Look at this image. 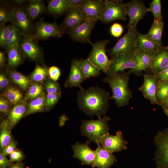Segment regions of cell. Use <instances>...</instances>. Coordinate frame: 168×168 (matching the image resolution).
Masks as SVG:
<instances>
[{
	"instance_id": "obj_32",
	"label": "cell",
	"mask_w": 168,
	"mask_h": 168,
	"mask_svg": "<svg viewBox=\"0 0 168 168\" xmlns=\"http://www.w3.org/2000/svg\"><path fill=\"white\" fill-rule=\"evenodd\" d=\"M14 7L9 1H1L0 5V25L7 22L12 23Z\"/></svg>"
},
{
	"instance_id": "obj_17",
	"label": "cell",
	"mask_w": 168,
	"mask_h": 168,
	"mask_svg": "<svg viewBox=\"0 0 168 168\" xmlns=\"http://www.w3.org/2000/svg\"><path fill=\"white\" fill-rule=\"evenodd\" d=\"M80 6L70 8L66 13L60 25L65 33L76 27L85 21Z\"/></svg>"
},
{
	"instance_id": "obj_53",
	"label": "cell",
	"mask_w": 168,
	"mask_h": 168,
	"mask_svg": "<svg viewBox=\"0 0 168 168\" xmlns=\"http://www.w3.org/2000/svg\"><path fill=\"white\" fill-rule=\"evenodd\" d=\"M85 0H68L70 9L74 7L81 5Z\"/></svg>"
},
{
	"instance_id": "obj_26",
	"label": "cell",
	"mask_w": 168,
	"mask_h": 168,
	"mask_svg": "<svg viewBox=\"0 0 168 168\" xmlns=\"http://www.w3.org/2000/svg\"><path fill=\"white\" fill-rule=\"evenodd\" d=\"M5 68L7 73L12 83L26 92L32 82L29 77L24 75L15 69H11L7 66Z\"/></svg>"
},
{
	"instance_id": "obj_8",
	"label": "cell",
	"mask_w": 168,
	"mask_h": 168,
	"mask_svg": "<svg viewBox=\"0 0 168 168\" xmlns=\"http://www.w3.org/2000/svg\"><path fill=\"white\" fill-rule=\"evenodd\" d=\"M105 7L100 21L104 24L118 20H126L125 4L122 0H104Z\"/></svg>"
},
{
	"instance_id": "obj_2",
	"label": "cell",
	"mask_w": 168,
	"mask_h": 168,
	"mask_svg": "<svg viewBox=\"0 0 168 168\" xmlns=\"http://www.w3.org/2000/svg\"><path fill=\"white\" fill-rule=\"evenodd\" d=\"M131 73L129 71H124L114 74L107 73L103 80L112 90V95L110 98L114 99L119 107L128 105L132 97V91L129 86Z\"/></svg>"
},
{
	"instance_id": "obj_16",
	"label": "cell",
	"mask_w": 168,
	"mask_h": 168,
	"mask_svg": "<svg viewBox=\"0 0 168 168\" xmlns=\"http://www.w3.org/2000/svg\"><path fill=\"white\" fill-rule=\"evenodd\" d=\"M80 7L85 20L97 21L101 18L105 7L104 2L102 0H85Z\"/></svg>"
},
{
	"instance_id": "obj_14",
	"label": "cell",
	"mask_w": 168,
	"mask_h": 168,
	"mask_svg": "<svg viewBox=\"0 0 168 168\" xmlns=\"http://www.w3.org/2000/svg\"><path fill=\"white\" fill-rule=\"evenodd\" d=\"M100 144L105 149L113 153L126 149L128 143L124 139L122 132L118 131L114 135H111L109 133L104 135L100 138Z\"/></svg>"
},
{
	"instance_id": "obj_34",
	"label": "cell",
	"mask_w": 168,
	"mask_h": 168,
	"mask_svg": "<svg viewBox=\"0 0 168 168\" xmlns=\"http://www.w3.org/2000/svg\"><path fill=\"white\" fill-rule=\"evenodd\" d=\"M48 68L46 65L37 64L29 77L31 82L43 85L44 81L48 76Z\"/></svg>"
},
{
	"instance_id": "obj_44",
	"label": "cell",
	"mask_w": 168,
	"mask_h": 168,
	"mask_svg": "<svg viewBox=\"0 0 168 168\" xmlns=\"http://www.w3.org/2000/svg\"><path fill=\"white\" fill-rule=\"evenodd\" d=\"M13 105L6 98L1 97L0 98V112L4 114H7Z\"/></svg>"
},
{
	"instance_id": "obj_5",
	"label": "cell",
	"mask_w": 168,
	"mask_h": 168,
	"mask_svg": "<svg viewBox=\"0 0 168 168\" xmlns=\"http://www.w3.org/2000/svg\"><path fill=\"white\" fill-rule=\"evenodd\" d=\"M156 147L154 160L157 168H168V127L158 132L154 136Z\"/></svg>"
},
{
	"instance_id": "obj_39",
	"label": "cell",
	"mask_w": 168,
	"mask_h": 168,
	"mask_svg": "<svg viewBox=\"0 0 168 168\" xmlns=\"http://www.w3.org/2000/svg\"><path fill=\"white\" fill-rule=\"evenodd\" d=\"M12 27V23L9 25L5 24L0 25V45L2 48L5 49Z\"/></svg>"
},
{
	"instance_id": "obj_6",
	"label": "cell",
	"mask_w": 168,
	"mask_h": 168,
	"mask_svg": "<svg viewBox=\"0 0 168 168\" xmlns=\"http://www.w3.org/2000/svg\"><path fill=\"white\" fill-rule=\"evenodd\" d=\"M110 42L108 40L97 41L92 43V49L87 59L100 70L107 74L111 62L106 53L105 47Z\"/></svg>"
},
{
	"instance_id": "obj_42",
	"label": "cell",
	"mask_w": 168,
	"mask_h": 168,
	"mask_svg": "<svg viewBox=\"0 0 168 168\" xmlns=\"http://www.w3.org/2000/svg\"><path fill=\"white\" fill-rule=\"evenodd\" d=\"M62 96L61 92L46 94L44 110L49 111L58 102Z\"/></svg>"
},
{
	"instance_id": "obj_56",
	"label": "cell",
	"mask_w": 168,
	"mask_h": 168,
	"mask_svg": "<svg viewBox=\"0 0 168 168\" xmlns=\"http://www.w3.org/2000/svg\"><path fill=\"white\" fill-rule=\"evenodd\" d=\"M162 107L163 110L164 112L168 117V109H167L162 106Z\"/></svg>"
},
{
	"instance_id": "obj_20",
	"label": "cell",
	"mask_w": 168,
	"mask_h": 168,
	"mask_svg": "<svg viewBox=\"0 0 168 168\" xmlns=\"http://www.w3.org/2000/svg\"><path fill=\"white\" fill-rule=\"evenodd\" d=\"M96 156L92 166L98 168H109L117 161L115 156L100 144L98 145Z\"/></svg>"
},
{
	"instance_id": "obj_25",
	"label": "cell",
	"mask_w": 168,
	"mask_h": 168,
	"mask_svg": "<svg viewBox=\"0 0 168 168\" xmlns=\"http://www.w3.org/2000/svg\"><path fill=\"white\" fill-rule=\"evenodd\" d=\"M154 53L148 51L135 52V55L137 65L135 69L131 73L133 72L139 75L143 71H145L148 68L150 69Z\"/></svg>"
},
{
	"instance_id": "obj_37",
	"label": "cell",
	"mask_w": 168,
	"mask_h": 168,
	"mask_svg": "<svg viewBox=\"0 0 168 168\" xmlns=\"http://www.w3.org/2000/svg\"><path fill=\"white\" fill-rule=\"evenodd\" d=\"M156 95L160 104L161 102L168 98V80H158Z\"/></svg>"
},
{
	"instance_id": "obj_24",
	"label": "cell",
	"mask_w": 168,
	"mask_h": 168,
	"mask_svg": "<svg viewBox=\"0 0 168 168\" xmlns=\"http://www.w3.org/2000/svg\"><path fill=\"white\" fill-rule=\"evenodd\" d=\"M168 65V49L162 47L154 53L150 69L153 74L156 75Z\"/></svg>"
},
{
	"instance_id": "obj_43",
	"label": "cell",
	"mask_w": 168,
	"mask_h": 168,
	"mask_svg": "<svg viewBox=\"0 0 168 168\" xmlns=\"http://www.w3.org/2000/svg\"><path fill=\"white\" fill-rule=\"evenodd\" d=\"M6 70L5 67L0 68V91L2 92L12 85Z\"/></svg>"
},
{
	"instance_id": "obj_29",
	"label": "cell",
	"mask_w": 168,
	"mask_h": 168,
	"mask_svg": "<svg viewBox=\"0 0 168 168\" xmlns=\"http://www.w3.org/2000/svg\"><path fill=\"white\" fill-rule=\"evenodd\" d=\"M0 96L7 99L13 105L20 102L24 98L19 87L12 85L2 91Z\"/></svg>"
},
{
	"instance_id": "obj_28",
	"label": "cell",
	"mask_w": 168,
	"mask_h": 168,
	"mask_svg": "<svg viewBox=\"0 0 168 168\" xmlns=\"http://www.w3.org/2000/svg\"><path fill=\"white\" fill-rule=\"evenodd\" d=\"M25 7L29 16L33 21L41 14L46 12V7L43 0H28Z\"/></svg>"
},
{
	"instance_id": "obj_19",
	"label": "cell",
	"mask_w": 168,
	"mask_h": 168,
	"mask_svg": "<svg viewBox=\"0 0 168 168\" xmlns=\"http://www.w3.org/2000/svg\"><path fill=\"white\" fill-rule=\"evenodd\" d=\"M82 70L77 64V59L73 58L71 63L70 70L68 77L64 86L65 88L78 87L82 88L81 85L86 79Z\"/></svg>"
},
{
	"instance_id": "obj_41",
	"label": "cell",
	"mask_w": 168,
	"mask_h": 168,
	"mask_svg": "<svg viewBox=\"0 0 168 168\" xmlns=\"http://www.w3.org/2000/svg\"><path fill=\"white\" fill-rule=\"evenodd\" d=\"M23 36L13 25L12 29L9 35L5 49L12 45L19 44Z\"/></svg>"
},
{
	"instance_id": "obj_31",
	"label": "cell",
	"mask_w": 168,
	"mask_h": 168,
	"mask_svg": "<svg viewBox=\"0 0 168 168\" xmlns=\"http://www.w3.org/2000/svg\"><path fill=\"white\" fill-rule=\"evenodd\" d=\"M163 22L154 21L151 27L146 34L152 42L162 45L161 37L164 28Z\"/></svg>"
},
{
	"instance_id": "obj_9",
	"label": "cell",
	"mask_w": 168,
	"mask_h": 168,
	"mask_svg": "<svg viewBox=\"0 0 168 168\" xmlns=\"http://www.w3.org/2000/svg\"><path fill=\"white\" fill-rule=\"evenodd\" d=\"M136 28L128 29V32L119 40L113 48L106 50L111 59L119 55L136 52L135 39Z\"/></svg>"
},
{
	"instance_id": "obj_7",
	"label": "cell",
	"mask_w": 168,
	"mask_h": 168,
	"mask_svg": "<svg viewBox=\"0 0 168 168\" xmlns=\"http://www.w3.org/2000/svg\"><path fill=\"white\" fill-rule=\"evenodd\" d=\"M64 33L62 26L56 21L49 23L40 19L35 24L32 36L37 41L45 40L51 37L59 39Z\"/></svg>"
},
{
	"instance_id": "obj_38",
	"label": "cell",
	"mask_w": 168,
	"mask_h": 168,
	"mask_svg": "<svg viewBox=\"0 0 168 168\" xmlns=\"http://www.w3.org/2000/svg\"><path fill=\"white\" fill-rule=\"evenodd\" d=\"M43 86L46 94L61 92V87L57 81L50 78L48 76L44 81Z\"/></svg>"
},
{
	"instance_id": "obj_46",
	"label": "cell",
	"mask_w": 168,
	"mask_h": 168,
	"mask_svg": "<svg viewBox=\"0 0 168 168\" xmlns=\"http://www.w3.org/2000/svg\"><path fill=\"white\" fill-rule=\"evenodd\" d=\"M123 31V26L119 23H114L110 27V32L114 37H119L122 35Z\"/></svg>"
},
{
	"instance_id": "obj_22",
	"label": "cell",
	"mask_w": 168,
	"mask_h": 168,
	"mask_svg": "<svg viewBox=\"0 0 168 168\" xmlns=\"http://www.w3.org/2000/svg\"><path fill=\"white\" fill-rule=\"evenodd\" d=\"M27 102L24 98L20 102L12 106L6 120L8 127L11 129L21 119L26 116Z\"/></svg>"
},
{
	"instance_id": "obj_23",
	"label": "cell",
	"mask_w": 168,
	"mask_h": 168,
	"mask_svg": "<svg viewBox=\"0 0 168 168\" xmlns=\"http://www.w3.org/2000/svg\"><path fill=\"white\" fill-rule=\"evenodd\" d=\"M7 56V67L11 69L16 70L22 64L25 58L20 49L19 44L11 46L5 49Z\"/></svg>"
},
{
	"instance_id": "obj_35",
	"label": "cell",
	"mask_w": 168,
	"mask_h": 168,
	"mask_svg": "<svg viewBox=\"0 0 168 168\" xmlns=\"http://www.w3.org/2000/svg\"><path fill=\"white\" fill-rule=\"evenodd\" d=\"M0 146L1 151L13 140L6 120H3L0 124Z\"/></svg>"
},
{
	"instance_id": "obj_54",
	"label": "cell",
	"mask_w": 168,
	"mask_h": 168,
	"mask_svg": "<svg viewBox=\"0 0 168 168\" xmlns=\"http://www.w3.org/2000/svg\"><path fill=\"white\" fill-rule=\"evenodd\" d=\"M161 107H163L168 109V98L162 101L160 103Z\"/></svg>"
},
{
	"instance_id": "obj_21",
	"label": "cell",
	"mask_w": 168,
	"mask_h": 168,
	"mask_svg": "<svg viewBox=\"0 0 168 168\" xmlns=\"http://www.w3.org/2000/svg\"><path fill=\"white\" fill-rule=\"evenodd\" d=\"M136 52L148 51L155 53L163 47L151 40L146 34L139 32L136 28L135 31Z\"/></svg>"
},
{
	"instance_id": "obj_45",
	"label": "cell",
	"mask_w": 168,
	"mask_h": 168,
	"mask_svg": "<svg viewBox=\"0 0 168 168\" xmlns=\"http://www.w3.org/2000/svg\"><path fill=\"white\" fill-rule=\"evenodd\" d=\"M60 75V70L58 67L53 66L48 68V76L53 80L57 81Z\"/></svg>"
},
{
	"instance_id": "obj_4",
	"label": "cell",
	"mask_w": 168,
	"mask_h": 168,
	"mask_svg": "<svg viewBox=\"0 0 168 168\" xmlns=\"http://www.w3.org/2000/svg\"><path fill=\"white\" fill-rule=\"evenodd\" d=\"M37 41L32 36L24 35L19 43L20 49L25 58L46 65L43 49Z\"/></svg>"
},
{
	"instance_id": "obj_11",
	"label": "cell",
	"mask_w": 168,
	"mask_h": 168,
	"mask_svg": "<svg viewBox=\"0 0 168 168\" xmlns=\"http://www.w3.org/2000/svg\"><path fill=\"white\" fill-rule=\"evenodd\" d=\"M126 14L129 17L127 28H136L138 23L149 11L143 2L140 0H132L125 4Z\"/></svg>"
},
{
	"instance_id": "obj_47",
	"label": "cell",
	"mask_w": 168,
	"mask_h": 168,
	"mask_svg": "<svg viewBox=\"0 0 168 168\" xmlns=\"http://www.w3.org/2000/svg\"><path fill=\"white\" fill-rule=\"evenodd\" d=\"M17 143L15 141L13 140L10 144L5 147L2 152L5 156L9 155L16 150Z\"/></svg>"
},
{
	"instance_id": "obj_15",
	"label": "cell",
	"mask_w": 168,
	"mask_h": 168,
	"mask_svg": "<svg viewBox=\"0 0 168 168\" xmlns=\"http://www.w3.org/2000/svg\"><path fill=\"white\" fill-rule=\"evenodd\" d=\"M143 82L138 89L144 97L148 99L152 104L160 105L156 98V92L158 80L156 75L147 74H143Z\"/></svg>"
},
{
	"instance_id": "obj_10",
	"label": "cell",
	"mask_w": 168,
	"mask_h": 168,
	"mask_svg": "<svg viewBox=\"0 0 168 168\" xmlns=\"http://www.w3.org/2000/svg\"><path fill=\"white\" fill-rule=\"evenodd\" d=\"M14 6V14L11 23L24 36H32L35 24L28 14L25 6Z\"/></svg>"
},
{
	"instance_id": "obj_13",
	"label": "cell",
	"mask_w": 168,
	"mask_h": 168,
	"mask_svg": "<svg viewBox=\"0 0 168 168\" xmlns=\"http://www.w3.org/2000/svg\"><path fill=\"white\" fill-rule=\"evenodd\" d=\"M97 21L86 20L83 23L66 33L75 42L87 43L91 44L92 43L90 40L91 33Z\"/></svg>"
},
{
	"instance_id": "obj_12",
	"label": "cell",
	"mask_w": 168,
	"mask_h": 168,
	"mask_svg": "<svg viewBox=\"0 0 168 168\" xmlns=\"http://www.w3.org/2000/svg\"><path fill=\"white\" fill-rule=\"evenodd\" d=\"M135 54H121L111 59V62L107 73L114 74L126 69H129V71L131 73L137 65Z\"/></svg>"
},
{
	"instance_id": "obj_48",
	"label": "cell",
	"mask_w": 168,
	"mask_h": 168,
	"mask_svg": "<svg viewBox=\"0 0 168 168\" xmlns=\"http://www.w3.org/2000/svg\"><path fill=\"white\" fill-rule=\"evenodd\" d=\"M23 155L20 151L16 149L10 155V162L19 161L23 159Z\"/></svg>"
},
{
	"instance_id": "obj_3",
	"label": "cell",
	"mask_w": 168,
	"mask_h": 168,
	"mask_svg": "<svg viewBox=\"0 0 168 168\" xmlns=\"http://www.w3.org/2000/svg\"><path fill=\"white\" fill-rule=\"evenodd\" d=\"M110 120V117L107 116L98 118L96 120H83L80 126L81 132L88 138L89 141L99 145L101 137L109 133L108 122Z\"/></svg>"
},
{
	"instance_id": "obj_57",
	"label": "cell",
	"mask_w": 168,
	"mask_h": 168,
	"mask_svg": "<svg viewBox=\"0 0 168 168\" xmlns=\"http://www.w3.org/2000/svg\"><path fill=\"white\" fill-rule=\"evenodd\" d=\"M163 47L166 49H168V46L166 47Z\"/></svg>"
},
{
	"instance_id": "obj_52",
	"label": "cell",
	"mask_w": 168,
	"mask_h": 168,
	"mask_svg": "<svg viewBox=\"0 0 168 168\" xmlns=\"http://www.w3.org/2000/svg\"><path fill=\"white\" fill-rule=\"evenodd\" d=\"M8 1L12 5L18 7L25 6L27 1L25 0H14Z\"/></svg>"
},
{
	"instance_id": "obj_36",
	"label": "cell",
	"mask_w": 168,
	"mask_h": 168,
	"mask_svg": "<svg viewBox=\"0 0 168 168\" xmlns=\"http://www.w3.org/2000/svg\"><path fill=\"white\" fill-rule=\"evenodd\" d=\"M43 84L32 82L29 86L25 98L27 101L37 98L45 94Z\"/></svg>"
},
{
	"instance_id": "obj_33",
	"label": "cell",
	"mask_w": 168,
	"mask_h": 168,
	"mask_svg": "<svg viewBox=\"0 0 168 168\" xmlns=\"http://www.w3.org/2000/svg\"><path fill=\"white\" fill-rule=\"evenodd\" d=\"M46 94L27 101L26 116L37 112L44 111Z\"/></svg>"
},
{
	"instance_id": "obj_49",
	"label": "cell",
	"mask_w": 168,
	"mask_h": 168,
	"mask_svg": "<svg viewBox=\"0 0 168 168\" xmlns=\"http://www.w3.org/2000/svg\"><path fill=\"white\" fill-rule=\"evenodd\" d=\"M155 75L158 80H168V65Z\"/></svg>"
},
{
	"instance_id": "obj_18",
	"label": "cell",
	"mask_w": 168,
	"mask_h": 168,
	"mask_svg": "<svg viewBox=\"0 0 168 168\" xmlns=\"http://www.w3.org/2000/svg\"><path fill=\"white\" fill-rule=\"evenodd\" d=\"M89 141L82 144L78 142L72 146L74 151L73 157L84 164L92 165L96 156V150H92L89 147Z\"/></svg>"
},
{
	"instance_id": "obj_30",
	"label": "cell",
	"mask_w": 168,
	"mask_h": 168,
	"mask_svg": "<svg viewBox=\"0 0 168 168\" xmlns=\"http://www.w3.org/2000/svg\"><path fill=\"white\" fill-rule=\"evenodd\" d=\"M77 62L87 78L98 77L100 75V70L87 58L77 59Z\"/></svg>"
},
{
	"instance_id": "obj_51",
	"label": "cell",
	"mask_w": 168,
	"mask_h": 168,
	"mask_svg": "<svg viewBox=\"0 0 168 168\" xmlns=\"http://www.w3.org/2000/svg\"><path fill=\"white\" fill-rule=\"evenodd\" d=\"M6 58L5 53L1 51H0V68H4L7 64H6Z\"/></svg>"
},
{
	"instance_id": "obj_50",
	"label": "cell",
	"mask_w": 168,
	"mask_h": 168,
	"mask_svg": "<svg viewBox=\"0 0 168 168\" xmlns=\"http://www.w3.org/2000/svg\"><path fill=\"white\" fill-rule=\"evenodd\" d=\"M10 161L2 152L0 153V168H7L10 165Z\"/></svg>"
},
{
	"instance_id": "obj_1",
	"label": "cell",
	"mask_w": 168,
	"mask_h": 168,
	"mask_svg": "<svg viewBox=\"0 0 168 168\" xmlns=\"http://www.w3.org/2000/svg\"><path fill=\"white\" fill-rule=\"evenodd\" d=\"M110 93L99 86L80 89L77 102L79 108L88 116L104 115L109 107Z\"/></svg>"
},
{
	"instance_id": "obj_27",
	"label": "cell",
	"mask_w": 168,
	"mask_h": 168,
	"mask_svg": "<svg viewBox=\"0 0 168 168\" xmlns=\"http://www.w3.org/2000/svg\"><path fill=\"white\" fill-rule=\"evenodd\" d=\"M70 9L68 0H50L46 7V12L58 17L66 13Z\"/></svg>"
},
{
	"instance_id": "obj_55",
	"label": "cell",
	"mask_w": 168,
	"mask_h": 168,
	"mask_svg": "<svg viewBox=\"0 0 168 168\" xmlns=\"http://www.w3.org/2000/svg\"><path fill=\"white\" fill-rule=\"evenodd\" d=\"M9 168H23V166L21 164H16L12 165Z\"/></svg>"
},
{
	"instance_id": "obj_40",
	"label": "cell",
	"mask_w": 168,
	"mask_h": 168,
	"mask_svg": "<svg viewBox=\"0 0 168 168\" xmlns=\"http://www.w3.org/2000/svg\"><path fill=\"white\" fill-rule=\"evenodd\" d=\"M149 11L152 12L154 15V20L163 22L161 11V3L160 0H153L150 3Z\"/></svg>"
}]
</instances>
